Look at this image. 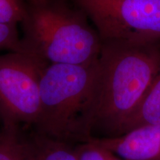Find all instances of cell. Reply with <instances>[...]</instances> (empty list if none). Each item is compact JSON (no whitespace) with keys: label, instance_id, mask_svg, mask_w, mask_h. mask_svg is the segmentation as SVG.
Masks as SVG:
<instances>
[{"label":"cell","instance_id":"obj_1","mask_svg":"<svg viewBox=\"0 0 160 160\" xmlns=\"http://www.w3.org/2000/svg\"><path fill=\"white\" fill-rule=\"evenodd\" d=\"M39 88L41 108L35 133L74 145L93 137L99 59L88 65L49 64Z\"/></svg>","mask_w":160,"mask_h":160},{"label":"cell","instance_id":"obj_2","mask_svg":"<svg viewBox=\"0 0 160 160\" xmlns=\"http://www.w3.org/2000/svg\"><path fill=\"white\" fill-rule=\"evenodd\" d=\"M160 67V43L102 42L94 130L119 134L151 88Z\"/></svg>","mask_w":160,"mask_h":160},{"label":"cell","instance_id":"obj_3","mask_svg":"<svg viewBox=\"0 0 160 160\" xmlns=\"http://www.w3.org/2000/svg\"><path fill=\"white\" fill-rule=\"evenodd\" d=\"M20 24L25 51L47 63L88 65L99 59L101 39L77 8L59 0H30Z\"/></svg>","mask_w":160,"mask_h":160},{"label":"cell","instance_id":"obj_4","mask_svg":"<svg viewBox=\"0 0 160 160\" xmlns=\"http://www.w3.org/2000/svg\"><path fill=\"white\" fill-rule=\"evenodd\" d=\"M102 42L160 43V0H72Z\"/></svg>","mask_w":160,"mask_h":160},{"label":"cell","instance_id":"obj_5","mask_svg":"<svg viewBox=\"0 0 160 160\" xmlns=\"http://www.w3.org/2000/svg\"><path fill=\"white\" fill-rule=\"evenodd\" d=\"M44 60L28 53L0 55V118L2 123L33 126L39 117Z\"/></svg>","mask_w":160,"mask_h":160},{"label":"cell","instance_id":"obj_6","mask_svg":"<svg viewBox=\"0 0 160 160\" xmlns=\"http://www.w3.org/2000/svg\"><path fill=\"white\" fill-rule=\"evenodd\" d=\"M92 139L124 160H160V125L139 126L119 136Z\"/></svg>","mask_w":160,"mask_h":160},{"label":"cell","instance_id":"obj_7","mask_svg":"<svg viewBox=\"0 0 160 160\" xmlns=\"http://www.w3.org/2000/svg\"><path fill=\"white\" fill-rule=\"evenodd\" d=\"M147 125H160V67L147 94L122 126L119 135Z\"/></svg>","mask_w":160,"mask_h":160},{"label":"cell","instance_id":"obj_8","mask_svg":"<svg viewBox=\"0 0 160 160\" xmlns=\"http://www.w3.org/2000/svg\"><path fill=\"white\" fill-rule=\"evenodd\" d=\"M0 160H31L30 138L23 135L22 127L2 123L0 128Z\"/></svg>","mask_w":160,"mask_h":160},{"label":"cell","instance_id":"obj_9","mask_svg":"<svg viewBox=\"0 0 160 160\" xmlns=\"http://www.w3.org/2000/svg\"><path fill=\"white\" fill-rule=\"evenodd\" d=\"M31 160H77L75 145L35 133L30 137Z\"/></svg>","mask_w":160,"mask_h":160},{"label":"cell","instance_id":"obj_10","mask_svg":"<svg viewBox=\"0 0 160 160\" xmlns=\"http://www.w3.org/2000/svg\"><path fill=\"white\" fill-rule=\"evenodd\" d=\"M92 138L88 142L75 145L77 160H124L95 142Z\"/></svg>","mask_w":160,"mask_h":160},{"label":"cell","instance_id":"obj_11","mask_svg":"<svg viewBox=\"0 0 160 160\" xmlns=\"http://www.w3.org/2000/svg\"><path fill=\"white\" fill-rule=\"evenodd\" d=\"M25 5L21 0H0V24L18 25L22 20Z\"/></svg>","mask_w":160,"mask_h":160},{"label":"cell","instance_id":"obj_12","mask_svg":"<svg viewBox=\"0 0 160 160\" xmlns=\"http://www.w3.org/2000/svg\"><path fill=\"white\" fill-rule=\"evenodd\" d=\"M5 50L10 52L26 53L22 43L17 25L0 24V51Z\"/></svg>","mask_w":160,"mask_h":160}]
</instances>
